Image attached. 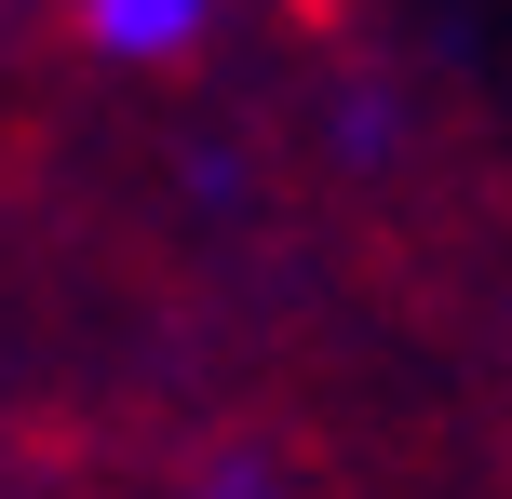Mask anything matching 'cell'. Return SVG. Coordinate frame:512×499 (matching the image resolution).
Returning <instances> with one entry per match:
<instances>
[{"label": "cell", "instance_id": "6da1fadb", "mask_svg": "<svg viewBox=\"0 0 512 499\" xmlns=\"http://www.w3.org/2000/svg\"><path fill=\"white\" fill-rule=\"evenodd\" d=\"M68 14H81V41H95L108 68H176L216 27V0H68Z\"/></svg>", "mask_w": 512, "mask_h": 499}, {"label": "cell", "instance_id": "7a4b0ae2", "mask_svg": "<svg viewBox=\"0 0 512 499\" xmlns=\"http://www.w3.org/2000/svg\"><path fill=\"white\" fill-rule=\"evenodd\" d=\"M189 499H270V473H256V459H216V473L189 486Z\"/></svg>", "mask_w": 512, "mask_h": 499}]
</instances>
